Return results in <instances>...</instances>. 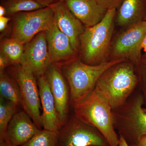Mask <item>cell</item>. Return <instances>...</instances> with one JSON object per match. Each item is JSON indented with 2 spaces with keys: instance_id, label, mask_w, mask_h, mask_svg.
Wrapping results in <instances>:
<instances>
[{
  "instance_id": "cell-15",
  "label": "cell",
  "mask_w": 146,
  "mask_h": 146,
  "mask_svg": "<svg viewBox=\"0 0 146 146\" xmlns=\"http://www.w3.org/2000/svg\"><path fill=\"white\" fill-rule=\"evenodd\" d=\"M24 110L17 112L9 124L7 135L13 145L26 143L40 130Z\"/></svg>"
},
{
  "instance_id": "cell-8",
  "label": "cell",
  "mask_w": 146,
  "mask_h": 146,
  "mask_svg": "<svg viewBox=\"0 0 146 146\" xmlns=\"http://www.w3.org/2000/svg\"><path fill=\"white\" fill-rule=\"evenodd\" d=\"M11 66L8 73L19 85L22 107L35 125L41 129V104L37 78L33 74L24 70L20 65Z\"/></svg>"
},
{
  "instance_id": "cell-23",
  "label": "cell",
  "mask_w": 146,
  "mask_h": 146,
  "mask_svg": "<svg viewBox=\"0 0 146 146\" xmlns=\"http://www.w3.org/2000/svg\"><path fill=\"white\" fill-rule=\"evenodd\" d=\"M103 8L108 9L119 7L123 0H95Z\"/></svg>"
},
{
  "instance_id": "cell-10",
  "label": "cell",
  "mask_w": 146,
  "mask_h": 146,
  "mask_svg": "<svg viewBox=\"0 0 146 146\" xmlns=\"http://www.w3.org/2000/svg\"><path fill=\"white\" fill-rule=\"evenodd\" d=\"M45 31L39 33L25 45L20 62V65L24 70L32 73L36 78L44 75L52 63Z\"/></svg>"
},
{
  "instance_id": "cell-19",
  "label": "cell",
  "mask_w": 146,
  "mask_h": 146,
  "mask_svg": "<svg viewBox=\"0 0 146 146\" xmlns=\"http://www.w3.org/2000/svg\"><path fill=\"white\" fill-rule=\"evenodd\" d=\"M5 8L6 16H12L16 13L34 11L47 7L36 0H8L2 3Z\"/></svg>"
},
{
  "instance_id": "cell-12",
  "label": "cell",
  "mask_w": 146,
  "mask_h": 146,
  "mask_svg": "<svg viewBox=\"0 0 146 146\" xmlns=\"http://www.w3.org/2000/svg\"><path fill=\"white\" fill-rule=\"evenodd\" d=\"M48 49L52 63L59 68L77 59L70 38L53 24L46 31Z\"/></svg>"
},
{
  "instance_id": "cell-21",
  "label": "cell",
  "mask_w": 146,
  "mask_h": 146,
  "mask_svg": "<svg viewBox=\"0 0 146 146\" xmlns=\"http://www.w3.org/2000/svg\"><path fill=\"white\" fill-rule=\"evenodd\" d=\"M18 108L12 102L0 96V138L7 136L9 124Z\"/></svg>"
},
{
  "instance_id": "cell-27",
  "label": "cell",
  "mask_w": 146,
  "mask_h": 146,
  "mask_svg": "<svg viewBox=\"0 0 146 146\" xmlns=\"http://www.w3.org/2000/svg\"><path fill=\"white\" fill-rule=\"evenodd\" d=\"M46 7L50 6V5L58 2L59 1H65V0H36Z\"/></svg>"
},
{
  "instance_id": "cell-14",
  "label": "cell",
  "mask_w": 146,
  "mask_h": 146,
  "mask_svg": "<svg viewBox=\"0 0 146 146\" xmlns=\"http://www.w3.org/2000/svg\"><path fill=\"white\" fill-rule=\"evenodd\" d=\"M36 78L42 109L41 116L42 127L46 130L58 132L63 125L48 83L45 75Z\"/></svg>"
},
{
  "instance_id": "cell-29",
  "label": "cell",
  "mask_w": 146,
  "mask_h": 146,
  "mask_svg": "<svg viewBox=\"0 0 146 146\" xmlns=\"http://www.w3.org/2000/svg\"><path fill=\"white\" fill-rule=\"evenodd\" d=\"M119 136V144L118 146H130L127 143L125 140L124 139L122 136Z\"/></svg>"
},
{
  "instance_id": "cell-18",
  "label": "cell",
  "mask_w": 146,
  "mask_h": 146,
  "mask_svg": "<svg viewBox=\"0 0 146 146\" xmlns=\"http://www.w3.org/2000/svg\"><path fill=\"white\" fill-rule=\"evenodd\" d=\"M0 96L12 102L18 107H22L19 85L16 80L5 70L0 72Z\"/></svg>"
},
{
  "instance_id": "cell-9",
  "label": "cell",
  "mask_w": 146,
  "mask_h": 146,
  "mask_svg": "<svg viewBox=\"0 0 146 146\" xmlns=\"http://www.w3.org/2000/svg\"><path fill=\"white\" fill-rule=\"evenodd\" d=\"M146 35V21H141L129 27L113 44L110 51L111 60L124 59L138 63Z\"/></svg>"
},
{
  "instance_id": "cell-22",
  "label": "cell",
  "mask_w": 146,
  "mask_h": 146,
  "mask_svg": "<svg viewBox=\"0 0 146 146\" xmlns=\"http://www.w3.org/2000/svg\"><path fill=\"white\" fill-rule=\"evenodd\" d=\"M58 131L40 129L26 143L21 146H55Z\"/></svg>"
},
{
  "instance_id": "cell-35",
  "label": "cell",
  "mask_w": 146,
  "mask_h": 146,
  "mask_svg": "<svg viewBox=\"0 0 146 146\" xmlns=\"http://www.w3.org/2000/svg\"></svg>"
},
{
  "instance_id": "cell-4",
  "label": "cell",
  "mask_w": 146,
  "mask_h": 146,
  "mask_svg": "<svg viewBox=\"0 0 146 146\" xmlns=\"http://www.w3.org/2000/svg\"><path fill=\"white\" fill-rule=\"evenodd\" d=\"M116 9L108 10L101 21L86 27L79 39L80 59L91 65L106 61L112 39Z\"/></svg>"
},
{
  "instance_id": "cell-6",
  "label": "cell",
  "mask_w": 146,
  "mask_h": 146,
  "mask_svg": "<svg viewBox=\"0 0 146 146\" xmlns=\"http://www.w3.org/2000/svg\"><path fill=\"white\" fill-rule=\"evenodd\" d=\"M12 17L11 38L24 45L39 33L46 31L54 22V13L50 6L34 11L20 12Z\"/></svg>"
},
{
  "instance_id": "cell-36",
  "label": "cell",
  "mask_w": 146,
  "mask_h": 146,
  "mask_svg": "<svg viewBox=\"0 0 146 146\" xmlns=\"http://www.w3.org/2000/svg\"></svg>"
},
{
  "instance_id": "cell-26",
  "label": "cell",
  "mask_w": 146,
  "mask_h": 146,
  "mask_svg": "<svg viewBox=\"0 0 146 146\" xmlns=\"http://www.w3.org/2000/svg\"><path fill=\"white\" fill-rule=\"evenodd\" d=\"M0 146H15L11 143L8 136L0 138Z\"/></svg>"
},
{
  "instance_id": "cell-28",
  "label": "cell",
  "mask_w": 146,
  "mask_h": 146,
  "mask_svg": "<svg viewBox=\"0 0 146 146\" xmlns=\"http://www.w3.org/2000/svg\"><path fill=\"white\" fill-rule=\"evenodd\" d=\"M133 146H146V134L141 136L137 143Z\"/></svg>"
},
{
  "instance_id": "cell-2",
  "label": "cell",
  "mask_w": 146,
  "mask_h": 146,
  "mask_svg": "<svg viewBox=\"0 0 146 146\" xmlns=\"http://www.w3.org/2000/svg\"><path fill=\"white\" fill-rule=\"evenodd\" d=\"M138 82L133 63L124 61L106 71L98 80L95 89L115 109L125 103Z\"/></svg>"
},
{
  "instance_id": "cell-1",
  "label": "cell",
  "mask_w": 146,
  "mask_h": 146,
  "mask_svg": "<svg viewBox=\"0 0 146 146\" xmlns=\"http://www.w3.org/2000/svg\"><path fill=\"white\" fill-rule=\"evenodd\" d=\"M74 115L84 123L96 129L110 146H118L119 136L115 130L112 108L107 100L95 89L73 107Z\"/></svg>"
},
{
  "instance_id": "cell-24",
  "label": "cell",
  "mask_w": 146,
  "mask_h": 146,
  "mask_svg": "<svg viewBox=\"0 0 146 146\" xmlns=\"http://www.w3.org/2000/svg\"><path fill=\"white\" fill-rule=\"evenodd\" d=\"M11 65L10 61L4 54L1 52L0 54V72L5 70V68Z\"/></svg>"
},
{
  "instance_id": "cell-31",
  "label": "cell",
  "mask_w": 146,
  "mask_h": 146,
  "mask_svg": "<svg viewBox=\"0 0 146 146\" xmlns=\"http://www.w3.org/2000/svg\"><path fill=\"white\" fill-rule=\"evenodd\" d=\"M142 49L143 50L144 52L146 53V35L142 44Z\"/></svg>"
},
{
  "instance_id": "cell-34",
  "label": "cell",
  "mask_w": 146,
  "mask_h": 146,
  "mask_svg": "<svg viewBox=\"0 0 146 146\" xmlns=\"http://www.w3.org/2000/svg\"><path fill=\"white\" fill-rule=\"evenodd\" d=\"M145 21H146V15L145 17Z\"/></svg>"
},
{
  "instance_id": "cell-32",
  "label": "cell",
  "mask_w": 146,
  "mask_h": 146,
  "mask_svg": "<svg viewBox=\"0 0 146 146\" xmlns=\"http://www.w3.org/2000/svg\"><path fill=\"white\" fill-rule=\"evenodd\" d=\"M8 1V0H2V2H5L6 1Z\"/></svg>"
},
{
  "instance_id": "cell-7",
  "label": "cell",
  "mask_w": 146,
  "mask_h": 146,
  "mask_svg": "<svg viewBox=\"0 0 146 146\" xmlns=\"http://www.w3.org/2000/svg\"><path fill=\"white\" fill-rule=\"evenodd\" d=\"M110 146L102 133L74 115L58 131L55 146Z\"/></svg>"
},
{
  "instance_id": "cell-16",
  "label": "cell",
  "mask_w": 146,
  "mask_h": 146,
  "mask_svg": "<svg viewBox=\"0 0 146 146\" xmlns=\"http://www.w3.org/2000/svg\"><path fill=\"white\" fill-rule=\"evenodd\" d=\"M65 1L71 12L86 27L100 23L108 11L95 0H65Z\"/></svg>"
},
{
  "instance_id": "cell-3",
  "label": "cell",
  "mask_w": 146,
  "mask_h": 146,
  "mask_svg": "<svg viewBox=\"0 0 146 146\" xmlns=\"http://www.w3.org/2000/svg\"><path fill=\"white\" fill-rule=\"evenodd\" d=\"M127 61L124 59L105 61L99 64H86L77 58L62 66L60 69L69 84L70 105L73 107L95 89L103 74L110 67Z\"/></svg>"
},
{
  "instance_id": "cell-13",
  "label": "cell",
  "mask_w": 146,
  "mask_h": 146,
  "mask_svg": "<svg viewBox=\"0 0 146 146\" xmlns=\"http://www.w3.org/2000/svg\"><path fill=\"white\" fill-rule=\"evenodd\" d=\"M54 13V23L70 38L74 49L78 52L79 39L86 27L71 12L65 1H59L50 6Z\"/></svg>"
},
{
  "instance_id": "cell-20",
  "label": "cell",
  "mask_w": 146,
  "mask_h": 146,
  "mask_svg": "<svg viewBox=\"0 0 146 146\" xmlns=\"http://www.w3.org/2000/svg\"><path fill=\"white\" fill-rule=\"evenodd\" d=\"M24 48L25 45L12 38L3 39L0 46L1 52L8 58L11 65H20Z\"/></svg>"
},
{
  "instance_id": "cell-25",
  "label": "cell",
  "mask_w": 146,
  "mask_h": 146,
  "mask_svg": "<svg viewBox=\"0 0 146 146\" xmlns=\"http://www.w3.org/2000/svg\"><path fill=\"white\" fill-rule=\"evenodd\" d=\"M11 18L8 16L0 17V31L1 32L5 29L7 27V24Z\"/></svg>"
},
{
  "instance_id": "cell-11",
  "label": "cell",
  "mask_w": 146,
  "mask_h": 146,
  "mask_svg": "<svg viewBox=\"0 0 146 146\" xmlns=\"http://www.w3.org/2000/svg\"><path fill=\"white\" fill-rule=\"evenodd\" d=\"M44 75L54 98L58 114L63 126L69 118L70 90L69 84L60 68L53 63L50 66Z\"/></svg>"
},
{
  "instance_id": "cell-17",
  "label": "cell",
  "mask_w": 146,
  "mask_h": 146,
  "mask_svg": "<svg viewBox=\"0 0 146 146\" xmlns=\"http://www.w3.org/2000/svg\"><path fill=\"white\" fill-rule=\"evenodd\" d=\"M145 7V0H123L119 7L117 22L121 26L129 27L141 21Z\"/></svg>"
},
{
  "instance_id": "cell-5",
  "label": "cell",
  "mask_w": 146,
  "mask_h": 146,
  "mask_svg": "<svg viewBox=\"0 0 146 146\" xmlns=\"http://www.w3.org/2000/svg\"><path fill=\"white\" fill-rule=\"evenodd\" d=\"M143 102L142 95H136L129 97L122 106L112 110L115 130L130 146L136 145L141 136L146 134Z\"/></svg>"
},
{
  "instance_id": "cell-30",
  "label": "cell",
  "mask_w": 146,
  "mask_h": 146,
  "mask_svg": "<svg viewBox=\"0 0 146 146\" xmlns=\"http://www.w3.org/2000/svg\"><path fill=\"white\" fill-rule=\"evenodd\" d=\"M6 10L3 6H0V17L6 16Z\"/></svg>"
},
{
  "instance_id": "cell-33",
  "label": "cell",
  "mask_w": 146,
  "mask_h": 146,
  "mask_svg": "<svg viewBox=\"0 0 146 146\" xmlns=\"http://www.w3.org/2000/svg\"><path fill=\"white\" fill-rule=\"evenodd\" d=\"M144 111H145V112H146V108H144Z\"/></svg>"
}]
</instances>
